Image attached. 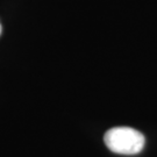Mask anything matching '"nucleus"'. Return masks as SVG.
<instances>
[{
    "instance_id": "obj_1",
    "label": "nucleus",
    "mask_w": 157,
    "mask_h": 157,
    "mask_svg": "<svg viewBox=\"0 0 157 157\" xmlns=\"http://www.w3.org/2000/svg\"><path fill=\"white\" fill-rule=\"evenodd\" d=\"M104 141L111 151L120 155H136L144 148V135L129 127H115L109 129Z\"/></svg>"
},
{
    "instance_id": "obj_2",
    "label": "nucleus",
    "mask_w": 157,
    "mask_h": 157,
    "mask_svg": "<svg viewBox=\"0 0 157 157\" xmlns=\"http://www.w3.org/2000/svg\"><path fill=\"white\" fill-rule=\"evenodd\" d=\"M1 30H2V28H1V25H0V34H1Z\"/></svg>"
}]
</instances>
